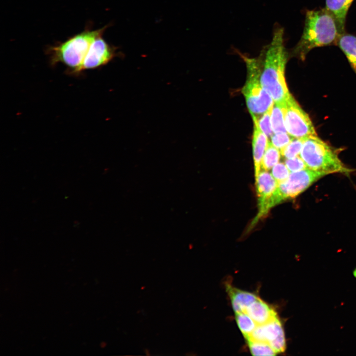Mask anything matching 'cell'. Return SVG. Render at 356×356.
<instances>
[{
  "label": "cell",
  "instance_id": "obj_17",
  "mask_svg": "<svg viewBox=\"0 0 356 356\" xmlns=\"http://www.w3.org/2000/svg\"><path fill=\"white\" fill-rule=\"evenodd\" d=\"M271 123L273 133L287 132L282 105L274 103L271 113Z\"/></svg>",
  "mask_w": 356,
  "mask_h": 356
},
{
  "label": "cell",
  "instance_id": "obj_12",
  "mask_svg": "<svg viewBox=\"0 0 356 356\" xmlns=\"http://www.w3.org/2000/svg\"><path fill=\"white\" fill-rule=\"evenodd\" d=\"M235 313L245 312L247 308L258 297L254 293L235 288L229 284L226 285Z\"/></svg>",
  "mask_w": 356,
  "mask_h": 356
},
{
  "label": "cell",
  "instance_id": "obj_13",
  "mask_svg": "<svg viewBox=\"0 0 356 356\" xmlns=\"http://www.w3.org/2000/svg\"><path fill=\"white\" fill-rule=\"evenodd\" d=\"M268 141V137L254 124L252 146L255 178L260 172L262 160Z\"/></svg>",
  "mask_w": 356,
  "mask_h": 356
},
{
  "label": "cell",
  "instance_id": "obj_22",
  "mask_svg": "<svg viewBox=\"0 0 356 356\" xmlns=\"http://www.w3.org/2000/svg\"><path fill=\"white\" fill-rule=\"evenodd\" d=\"M271 144L280 151L291 140L292 137L287 132L273 133L270 136Z\"/></svg>",
  "mask_w": 356,
  "mask_h": 356
},
{
  "label": "cell",
  "instance_id": "obj_1",
  "mask_svg": "<svg viewBox=\"0 0 356 356\" xmlns=\"http://www.w3.org/2000/svg\"><path fill=\"white\" fill-rule=\"evenodd\" d=\"M262 69L261 84L270 94L274 103L284 104L291 96L285 78L287 53L284 45V30L277 25L271 40L262 49L259 56Z\"/></svg>",
  "mask_w": 356,
  "mask_h": 356
},
{
  "label": "cell",
  "instance_id": "obj_6",
  "mask_svg": "<svg viewBox=\"0 0 356 356\" xmlns=\"http://www.w3.org/2000/svg\"><path fill=\"white\" fill-rule=\"evenodd\" d=\"M281 105L283 108L285 129L290 135L298 138L316 135L308 115L291 95L286 102Z\"/></svg>",
  "mask_w": 356,
  "mask_h": 356
},
{
  "label": "cell",
  "instance_id": "obj_8",
  "mask_svg": "<svg viewBox=\"0 0 356 356\" xmlns=\"http://www.w3.org/2000/svg\"><path fill=\"white\" fill-rule=\"evenodd\" d=\"M326 175L324 173L308 168L291 172L286 180L278 183V191L282 202L295 198Z\"/></svg>",
  "mask_w": 356,
  "mask_h": 356
},
{
  "label": "cell",
  "instance_id": "obj_20",
  "mask_svg": "<svg viewBox=\"0 0 356 356\" xmlns=\"http://www.w3.org/2000/svg\"><path fill=\"white\" fill-rule=\"evenodd\" d=\"M304 138L292 137L290 142L282 150L281 154L286 159L298 156L302 150Z\"/></svg>",
  "mask_w": 356,
  "mask_h": 356
},
{
  "label": "cell",
  "instance_id": "obj_23",
  "mask_svg": "<svg viewBox=\"0 0 356 356\" xmlns=\"http://www.w3.org/2000/svg\"><path fill=\"white\" fill-rule=\"evenodd\" d=\"M271 175L278 183L286 180L290 174L289 170L286 165L283 163H278L272 169Z\"/></svg>",
  "mask_w": 356,
  "mask_h": 356
},
{
  "label": "cell",
  "instance_id": "obj_24",
  "mask_svg": "<svg viewBox=\"0 0 356 356\" xmlns=\"http://www.w3.org/2000/svg\"><path fill=\"white\" fill-rule=\"evenodd\" d=\"M285 164L291 172H297L308 168L305 162L300 156L286 159Z\"/></svg>",
  "mask_w": 356,
  "mask_h": 356
},
{
  "label": "cell",
  "instance_id": "obj_11",
  "mask_svg": "<svg viewBox=\"0 0 356 356\" xmlns=\"http://www.w3.org/2000/svg\"><path fill=\"white\" fill-rule=\"evenodd\" d=\"M245 312L257 325L267 323L277 317L274 309L259 298L248 306Z\"/></svg>",
  "mask_w": 356,
  "mask_h": 356
},
{
  "label": "cell",
  "instance_id": "obj_18",
  "mask_svg": "<svg viewBox=\"0 0 356 356\" xmlns=\"http://www.w3.org/2000/svg\"><path fill=\"white\" fill-rule=\"evenodd\" d=\"M235 319L245 338L249 336L257 326L253 319L245 312L235 313Z\"/></svg>",
  "mask_w": 356,
  "mask_h": 356
},
{
  "label": "cell",
  "instance_id": "obj_19",
  "mask_svg": "<svg viewBox=\"0 0 356 356\" xmlns=\"http://www.w3.org/2000/svg\"><path fill=\"white\" fill-rule=\"evenodd\" d=\"M251 354L253 356H275L276 352L267 343L247 340Z\"/></svg>",
  "mask_w": 356,
  "mask_h": 356
},
{
  "label": "cell",
  "instance_id": "obj_15",
  "mask_svg": "<svg viewBox=\"0 0 356 356\" xmlns=\"http://www.w3.org/2000/svg\"><path fill=\"white\" fill-rule=\"evenodd\" d=\"M338 44L356 73V37L348 34L342 35L338 39Z\"/></svg>",
  "mask_w": 356,
  "mask_h": 356
},
{
  "label": "cell",
  "instance_id": "obj_14",
  "mask_svg": "<svg viewBox=\"0 0 356 356\" xmlns=\"http://www.w3.org/2000/svg\"><path fill=\"white\" fill-rule=\"evenodd\" d=\"M353 0H326V9L333 16L340 33L342 32L348 9Z\"/></svg>",
  "mask_w": 356,
  "mask_h": 356
},
{
  "label": "cell",
  "instance_id": "obj_21",
  "mask_svg": "<svg viewBox=\"0 0 356 356\" xmlns=\"http://www.w3.org/2000/svg\"><path fill=\"white\" fill-rule=\"evenodd\" d=\"M272 109V108L259 118L253 119L254 124H256L260 130L268 137H270L273 133L271 123Z\"/></svg>",
  "mask_w": 356,
  "mask_h": 356
},
{
  "label": "cell",
  "instance_id": "obj_9",
  "mask_svg": "<svg viewBox=\"0 0 356 356\" xmlns=\"http://www.w3.org/2000/svg\"><path fill=\"white\" fill-rule=\"evenodd\" d=\"M245 339L246 340L267 343L276 354L284 352L286 349L284 331L278 317L267 323L257 325L254 331Z\"/></svg>",
  "mask_w": 356,
  "mask_h": 356
},
{
  "label": "cell",
  "instance_id": "obj_2",
  "mask_svg": "<svg viewBox=\"0 0 356 356\" xmlns=\"http://www.w3.org/2000/svg\"><path fill=\"white\" fill-rule=\"evenodd\" d=\"M110 26L93 30L91 24H88L85 30L68 39L63 42H58L48 45L45 49L49 63L52 66L62 63L68 68L67 73L78 74L81 72L84 60L90 45L99 35L103 34Z\"/></svg>",
  "mask_w": 356,
  "mask_h": 356
},
{
  "label": "cell",
  "instance_id": "obj_10",
  "mask_svg": "<svg viewBox=\"0 0 356 356\" xmlns=\"http://www.w3.org/2000/svg\"><path fill=\"white\" fill-rule=\"evenodd\" d=\"M103 35H99L92 42L84 60L82 72L102 67L118 54V48L108 44L103 39Z\"/></svg>",
  "mask_w": 356,
  "mask_h": 356
},
{
  "label": "cell",
  "instance_id": "obj_4",
  "mask_svg": "<svg viewBox=\"0 0 356 356\" xmlns=\"http://www.w3.org/2000/svg\"><path fill=\"white\" fill-rule=\"evenodd\" d=\"M300 156L308 169L315 171L327 175L352 172L341 161L337 150L316 135H310L304 138Z\"/></svg>",
  "mask_w": 356,
  "mask_h": 356
},
{
  "label": "cell",
  "instance_id": "obj_3",
  "mask_svg": "<svg viewBox=\"0 0 356 356\" xmlns=\"http://www.w3.org/2000/svg\"><path fill=\"white\" fill-rule=\"evenodd\" d=\"M340 36L336 21L326 9L308 11L303 34L293 52L304 59L312 48L333 44Z\"/></svg>",
  "mask_w": 356,
  "mask_h": 356
},
{
  "label": "cell",
  "instance_id": "obj_16",
  "mask_svg": "<svg viewBox=\"0 0 356 356\" xmlns=\"http://www.w3.org/2000/svg\"><path fill=\"white\" fill-rule=\"evenodd\" d=\"M280 154V151L275 147L269 141L262 160V169L267 171L272 168L278 163Z\"/></svg>",
  "mask_w": 356,
  "mask_h": 356
},
{
  "label": "cell",
  "instance_id": "obj_5",
  "mask_svg": "<svg viewBox=\"0 0 356 356\" xmlns=\"http://www.w3.org/2000/svg\"><path fill=\"white\" fill-rule=\"evenodd\" d=\"M241 56L246 63L247 70V80L242 92L252 119L258 118L271 109L274 103L261 83L260 57L250 58L243 54H241Z\"/></svg>",
  "mask_w": 356,
  "mask_h": 356
},
{
  "label": "cell",
  "instance_id": "obj_25",
  "mask_svg": "<svg viewBox=\"0 0 356 356\" xmlns=\"http://www.w3.org/2000/svg\"><path fill=\"white\" fill-rule=\"evenodd\" d=\"M353 275L355 278H356V268H355V269L353 271Z\"/></svg>",
  "mask_w": 356,
  "mask_h": 356
},
{
  "label": "cell",
  "instance_id": "obj_7",
  "mask_svg": "<svg viewBox=\"0 0 356 356\" xmlns=\"http://www.w3.org/2000/svg\"><path fill=\"white\" fill-rule=\"evenodd\" d=\"M255 179L258 211L250 225L251 227L267 215L271 208L282 202L278 191V183L272 175L263 170Z\"/></svg>",
  "mask_w": 356,
  "mask_h": 356
}]
</instances>
